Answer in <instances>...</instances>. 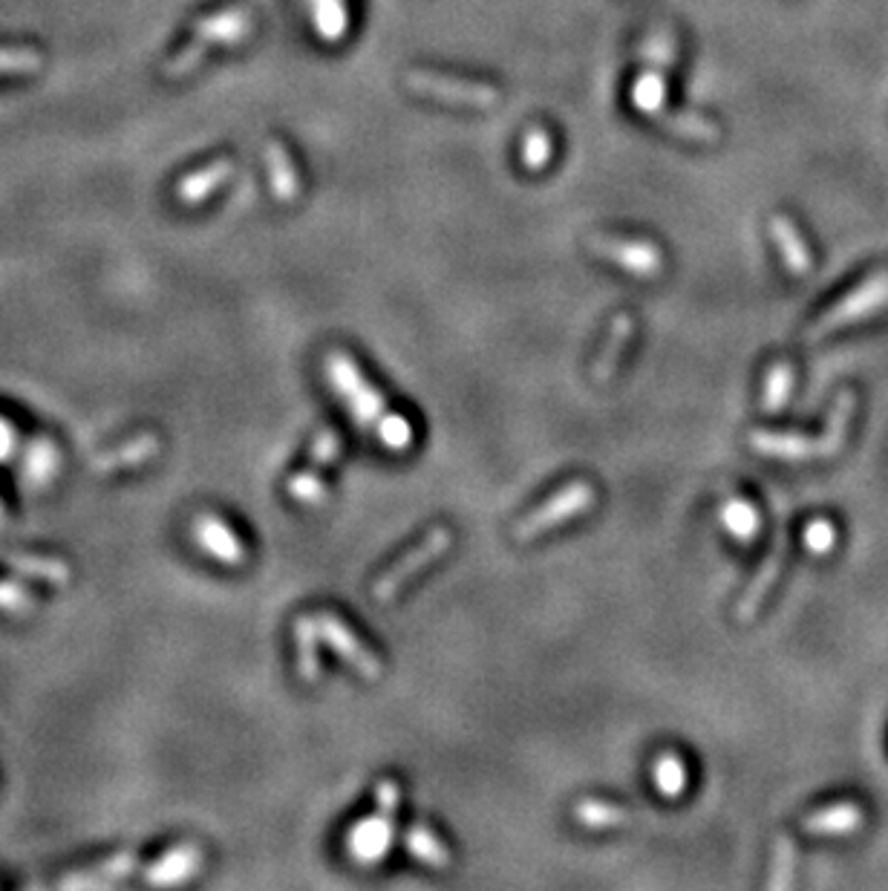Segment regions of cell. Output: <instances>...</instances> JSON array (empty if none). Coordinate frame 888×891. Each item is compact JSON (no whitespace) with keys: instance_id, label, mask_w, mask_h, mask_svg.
<instances>
[{"instance_id":"836d02e7","label":"cell","mask_w":888,"mask_h":891,"mask_svg":"<svg viewBox=\"0 0 888 891\" xmlns=\"http://www.w3.org/2000/svg\"><path fill=\"white\" fill-rule=\"evenodd\" d=\"M12 448V428H7L3 421H0V457H3V450Z\"/></svg>"},{"instance_id":"e0dca14e","label":"cell","mask_w":888,"mask_h":891,"mask_svg":"<svg viewBox=\"0 0 888 891\" xmlns=\"http://www.w3.org/2000/svg\"><path fill=\"white\" fill-rule=\"evenodd\" d=\"M234 173V162L232 159H220V162H211L208 168H202V171L191 173V176H185V180L180 182V187H176V194L182 196V203L188 205H196L202 203L205 196L214 194L220 185H223L228 176Z\"/></svg>"},{"instance_id":"ac0fdd59","label":"cell","mask_w":888,"mask_h":891,"mask_svg":"<svg viewBox=\"0 0 888 891\" xmlns=\"http://www.w3.org/2000/svg\"><path fill=\"white\" fill-rule=\"evenodd\" d=\"M721 523L730 532V537H736L739 543H753L761 532L759 508L750 500H745V496H730L721 505Z\"/></svg>"},{"instance_id":"d6a6232c","label":"cell","mask_w":888,"mask_h":891,"mask_svg":"<svg viewBox=\"0 0 888 891\" xmlns=\"http://www.w3.org/2000/svg\"><path fill=\"white\" fill-rule=\"evenodd\" d=\"M41 69V55L30 50H0V73H35Z\"/></svg>"},{"instance_id":"484cf974","label":"cell","mask_w":888,"mask_h":891,"mask_svg":"<svg viewBox=\"0 0 888 891\" xmlns=\"http://www.w3.org/2000/svg\"><path fill=\"white\" fill-rule=\"evenodd\" d=\"M793 382H796V373H793V367L788 361H777V364L768 369V375H764V393H761V407H764V412H779L784 405H788V398H791L793 393Z\"/></svg>"},{"instance_id":"1f68e13d","label":"cell","mask_w":888,"mask_h":891,"mask_svg":"<svg viewBox=\"0 0 888 891\" xmlns=\"http://www.w3.org/2000/svg\"><path fill=\"white\" fill-rule=\"evenodd\" d=\"M802 539H805V548L814 557L831 555V551H834V546H836L834 523H831V519H825V517L811 519V523L805 525V532H802Z\"/></svg>"},{"instance_id":"8fae6325","label":"cell","mask_w":888,"mask_h":891,"mask_svg":"<svg viewBox=\"0 0 888 891\" xmlns=\"http://www.w3.org/2000/svg\"><path fill=\"white\" fill-rule=\"evenodd\" d=\"M341 453V436L332 428L321 430V436L312 444V459L300 473H295L289 482V494L303 505H321L327 496V482H323V468L335 462Z\"/></svg>"},{"instance_id":"30bf717a","label":"cell","mask_w":888,"mask_h":891,"mask_svg":"<svg viewBox=\"0 0 888 891\" xmlns=\"http://www.w3.org/2000/svg\"><path fill=\"white\" fill-rule=\"evenodd\" d=\"M318 630H321L323 641H327V644L332 646V650H335L338 655L361 675V678H366V681H378L381 675H384V661H381L373 650H366V646L361 644V637L355 635L338 614L323 612L321 618H318Z\"/></svg>"},{"instance_id":"277c9868","label":"cell","mask_w":888,"mask_h":891,"mask_svg":"<svg viewBox=\"0 0 888 891\" xmlns=\"http://www.w3.org/2000/svg\"><path fill=\"white\" fill-rule=\"evenodd\" d=\"M327 375L329 384L335 387V393L346 401L352 419L359 421L361 428L375 430L381 419L387 416V401L375 390L373 384L366 382L361 369L355 367V361L346 353H329L327 355Z\"/></svg>"},{"instance_id":"4dcf8cb0","label":"cell","mask_w":888,"mask_h":891,"mask_svg":"<svg viewBox=\"0 0 888 891\" xmlns=\"http://www.w3.org/2000/svg\"><path fill=\"white\" fill-rule=\"evenodd\" d=\"M554 142L552 136L545 133V128H531L523 142V165L528 171H543L552 162Z\"/></svg>"},{"instance_id":"8992f818","label":"cell","mask_w":888,"mask_h":891,"mask_svg":"<svg viewBox=\"0 0 888 891\" xmlns=\"http://www.w3.org/2000/svg\"><path fill=\"white\" fill-rule=\"evenodd\" d=\"M888 307V271H877L866 283H859L848 298H843L839 303L825 312V315L816 318V323H811L805 332L807 341H822L825 335L836 330H845L852 323L866 321L874 312Z\"/></svg>"},{"instance_id":"7a4b0ae2","label":"cell","mask_w":888,"mask_h":891,"mask_svg":"<svg viewBox=\"0 0 888 891\" xmlns=\"http://www.w3.org/2000/svg\"><path fill=\"white\" fill-rule=\"evenodd\" d=\"M402 802V787L393 780H381L375 785V814L361 819L346 834V846L350 855L359 862H378L387 857L393 846V834H396V811Z\"/></svg>"},{"instance_id":"4fadbf2b","label":"cell","mask_w":888,"mask_h":891,"mask_svg":"<svg viewBox=\"0 0 888 891\" xmlns=\"http://www.w3.org/2000/svg\"><path fill=\"white\" fill-rule=\"evenodd\" d=\"M866 825V808L857 802H834L802 819V831L814 837H848Z\"/></svg>"},{"instance_id":"d4e9b609","label":"cell","mask_w":888,"mask_h":891,"mask_svg":"<svg viewBox=\"0 0 888 891\" xmlns=\"http://www.w3.org/2000/svg\"><path fill=\"white\" fill-rule=\"evenodd\" d=\"M312 3V21L314 30L321 32L323 41L335 44L341 41L350 26V15H346V0H309Z\"/></svg>"},{"instance_id":"83f0119b","label":"cell","mask_w":888,"mask_h":891,"mask_svg":"<svg viewBox=\"0 0 888 891\" xmlns=\"http://www.w3.org/2000/svg\"><path fill=\"white\" fill-rule=\"evenodd\" d=\"M318 623L309 621V618H300L298 626H295V635H298V664H300V675L307 678L309 684L318 681L321 675V664H318Z\"/></svg>"},{"instance_id":"603a6c76","label":"cell","mask_w":888,"mask_h":891,"mask_svg":"<svg viewBox=\"0 0 888 891\" xmlns=\"http://www.w3.org/2000/svg\"><path fill=\"white\" fill-rule=\"evenodd\" d=\"M266 165H269V176H271V191L280 203H291L300 191V180L298 171L291 165L289 150L283 144L271 142L266 148Z\"/></svg>"},{"instance_id":"f1b7e54d","label":"cell","mask_w":888,"mask_h":891,"mask_svg":"<svg viewBox=\"0 0 888 891\" xmlns=\"http://www.w3.org/2000/svg\"><path fill=\"white\" fill-rule=\"evenodd\" d=\"M675 58H678V41H675V35L670 30L652 32L641 44V61L646 67L670 69L675 64Z\"/></svg>"},{"instance_id":"ba28073f","label":"cell","mask_w":888,"mask_h":891,"mask_svg":"<svg viewBox=\"0 0 888 891\" xmlns=\"http://www.w3.org/2000/svg\"><path fill=\"white\" fill-rule=\"evenodd\" d=\"M252 32V15L243 12V9H228V12H220V15L208 18L196 26L194 41L182 50L176 58L164 67L168 75H185L188 69L196 67L200 58L205 55V50L214 44H237L243 37Z\"/></svg>"},{"instance_id":"cb8c5ba5","label":"cell","mask_w":888,"mask_h":891,"mask_svg":"<svg viewBox=\"0 0 888 891\" xmlns=\"http://www.w3.org/2000/svg\"><path fill=\"white\" fill-rule=\"evenodd\" d=\"M687 764H684V759L678 753H672V750L661 753L655 759V764H652V782H655V787L666 799H675V796L687 791Z\"/></svg>"},{"instance_id":"5b68a950","label":"cell","mask_w":888,"mask_h":891,"mask_svg":"<svg viewBox=\"0 0 888 891\" xmlns=\"http://www.w3.org/2000/svg\"><path fill=\"white\" fill-rule=\"evenodd\" d=\"M453 532L448 525H436L434 532H427L425 537L418 539V546H413L407 555L398 557L384 575L373 583V600L375 603H389L402 594V589L410 583L413 577H418L427 566H434L436 560L448 555L453 548Z\"/></svg>"},{"instance_id":"ffe728a7","label":"cell","mask_w":888,"mask_h":891,"mask_svg":"<svg viewBox=\"0 0 888 891\" xmlns=\"http://www.w3.org/2000/svg\"><path fill=\"white\" fill-rule=\"evenodd\" d=\"M404 846H407V851H410L413 857H418V860L427 862V866H434V869L445 871L453 866L450 848L445 846L427 825H413V828H407V834H404Z\"/></svg>"},{"instance_id":"52a82bcc","label":"cell","mask_w":888,"mask_h":891,"mask_svg":"<svg viewBox=\"0 0 888 891\" xmlns=\"http://www.w3.org/2000/svg\"><path fill=\"white\" fill-rule=\"evenodd\" d=\"M407 87L416 96L436 98V101H445V105L477 107V110H488V107L500 105V90L491 87V84L464 82V78L430 73V69H413V73H407Z\"/></svg>"},{"instance_id":"4316f807","label":"cell","mask_w":888,"mask_h":891,"mask_svg":"<svg viewBox=\"0 0 888 891\" xmlns=\"http://www.w3.org/2000/svg\"><path fill=\"white\" fill-rule=\"evenodd\" d=\"M793 880H796V842L791 837H779L764 885H768V891H784L791 889Z\"/></svg>"},{"instance_id":"3957f363","label":"cell","mask_w":888,"mask_h":891,"mask_svg":"<svg viewBox=\"0 0 888 891\" xmlns=\"http://www.w3.org/2000/svg\"><path fill=\"white\" fill-rule=\"evenodd\" d=\"M598 502V491L595 485L586 480H575L568 482L566 487H560L557 494L548 496L543 505H537L534 511H528L525 517H520L511 528V537L516 543H531L537 539L539 534L552 532V528H560V525L571 523L575 517L586 514V511L595 508Z\"/></svg>"},{"instance_id":"9a60e30c","label":"cell","mask_w":888,"mask_h":891,"mask_svg":"<svg viewBox=\"0 0 888 891\" xmlns=\"http://www.w3.org/2000/svg\"><path fill=\"white\" fill-rule=\"evenodd\" d=\"M770 234H773V240H777L779 255H782L788 271L796 275V278H805L807 271H811V262L814 260H811V251H807L805 240H802V234L796 232V225L779 214V217L770 219Z\"/></svg>"},{"instance_id":"7c38bea8","label":"cell","mask_w":888,"mask_h":891,"mask_svg":"<svg viewBox=\"0 0 888 891\" xmlns=\"http://www.w3.org/2000/svg\"><path fill=\"white\" fill-rule=\"evenodd\" d=\"M788 560V534L779 532L777 543L770 548V555L764 557L761 569L756 571V577L747 586V592L741 594L739 606H736V621L739 623H750L759 614V609L764 606V600L770 598V589L777 586L779 575H782V566Z\"/></svg>"},{"instance_id":"44dd1931","label":"cell","mask_w":888,"mask_h":891,"mask_svg":"<svg viewBox=\"0 0 888 891\" xmlns=\"http://www.w3.org/2000/svg\"><path fill=\"white\" fill-rule=\"evenodd\" d=\"M196 534H200L202 546L208 548L211 555L220 557L223 562H232V566H237V562L246 560V548H243V543L234 537L232 528L223 525V519L205 517L200 523V528H196Z\"/></svg>"},{"instance_id":"6da1fadb","label":"cell","mask_w":888,"mask_h":891,"mask_svg":"<svg viewBox=\"0 0 888 891\" xmlns=\"http://www.w3.org/2000/svg\"><path fill=\"white\" fill-rule=\"evenodd\" d=\"M857 396L852 390L839 393L828 412V425L820 439H807L799 433H777V430H753L750 448L761 457L784 459V462H814V459L836 457L845 444L848 425H852Z\"/></svg>"},{"instance_id":"7402d4cb","label":"cell","mask_w":888,"mask_h":891,"mask_svg":"<svg viewBox=\"0 0 888 891\" xmlns=\"http://www.w3.org/2000/svg\"><path fill=\"white\" fill-rule=\"evenodd\" d=\"M571 814H575V819L582 825V828H591V831L627 828V825H632V819H629V811L620 808V805H612V802L580 799Z\"/></svg>"},{"instance_id":"5bb4252c","label":"cell","mask_w":888,"mask_h":891,"mask_svg":"<svg viewBox=\"0 0 888 891\" xmlns=\"http://www.w3.org/2000/svg\"><path fill=\"white\" fill-rule=\"evenodd\" d=\"M634 330H638V323H634V318L629 315V312H620V315L614 318L612 326H609V337H606L603 353L598 355L595 367H591V378H595V382L598 384L612 382L614 373H618L620 358L627 353V346L632 344Z\"/></svg>"},{"instance_id":"f546056e","label":"cell","mask_w":888,"mask_h":891,"mask_svg":"<svg viewBox=\"0 0 888 891\" xmlns=\"http://www.w3.org/2000/svg\"><path fill=\"white\" fill-rule=\"evenodd\" d=\"M375 433H378L384 448L396 450V453H402V450H407L413 444V425L404 419L402 412L389 410L387 416L381 419L378 428H375Z\"/></svg>"},{"instance_id":"9c48e42d","label":"cell","mask_w":888,"mask_h":891,"mask_svg":"<svg viewBox=\"0 0 888 891\" xmlns=\"http://www.w3.org/2000/svg\"><path fill=\"white\" fill-rule=\"evenodd\" d=\"M586 246L598 257L618 262L620 269L629 271V275H638V278H657L664 271V255L650 240H629V237L595 234V237L586 240Z\"/></svg>"},{"instance_id":"2e32d148","label":"cell","mask_w":888,"mask_h":891,"mask_svg":"<svg viewBox=\"0 0 888 891\" xmlns=\"http://www.w3.org/2000/svg\"><path fill=\"white\" fill-rule=\"evenodd\" d=\"M666 69L661 67H643V73L634 78L632 84V101L634 110L650 116V119H661L666 107Z\"/></svg>"},{"instance_id":"d6986e66","label":"cell","mask_w":888,"mask_h":891,"mask_svg":"<svg viewBox=\"0 0 888 891\" xmlns=\"http://www.w3.org/2000/svg\"><path fill=\"white\" fill-rule=\"evenodd\" d=\"M661 128L666 133L678 136V139H687V142H698V144H713L721 139V128L716 121L704 119V116H695V112H664L661 116Z\"/></svg>"}]
</instances>
